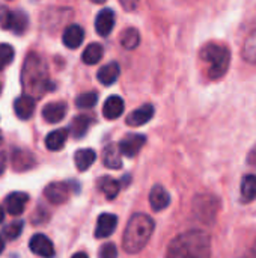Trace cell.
<instances>
[{
  "instance_id": "1",
  "label": "cell",
  "mask_w": 256,
  "mask_h": 258,
  "mask_svg": "<svg viewBox=\"0 0 256 258\" xmlns=\"http://www.w3.org/2000/svg\"><path fill=\"white\" fill-rule=\"evenodd\" d=\"M166 258H211V239L202 230L181 233L169 243Z\"/></svg>"
},
{
  "instance_id": "2",
  "label": "cell",
  "mask_w": 256,
  "mask_h": 258,
  "mask_svg": "<svg viewBox=\"0 0 256 258\" xmlns=\"http://www.w3.org/2000/svg\"><path fill=\"white\" fill-rule=\"evenodd\" d=\"M155 228V222L145 213H134L124 231L122 248L127 254H139L149 242Z\"/></svg>"
},
{
  "instance_id": "3",
  "label": "cell",
  "mask_w": 256,
  "mask_h": 258,
  "mask_svg": "<svg viewBox=\"0 0 256 258\" xmlns=\"http://www.w3.org/2000/svg\"><path fill=\"white\" fill-rule=\"evenodd\" d=\"M21 83L26 94L30 97H39L42 92L50 91L53 88L47 76V67L41 56H38L36 53L27 54L23 65Z\"/></svg>"
},
{
  "instance_id": "4",
  "label": "cell",
  "mask_w": 256,
  "mask_h": 258,
  "mask_svg": "<svg viewBox=\"0 0 256 258\" xmlns=\"http://www.w3.org/2000/svg\"><path fill=\"white\" fill-rule=\"evenodd\" d=\"M201 60L208 67L207 73L211 80L223 77L231 63V53L226 47L219 44H207L201 48Z\"/></svg>"
},
{
  "instance_id": "5",
  "label": "cell",
  "mask_w": 256,
  "mask_h": 258,
  "mask_svg": "<svg viewBox=\"0 0 256 258\" xmlns=\"http://www.w3.org/2000/svg\"><path fill=\"white\" fill-rule=\"evenodd\" d=\"M220 201L216 195L202 194L196 195L193 200V215L202 221V224H214L219 213Z\"/></svg>"
},
{
  "instance_id": "6",
  "label": "cell",
  "mask_w": 256,
  "mask_h": 258,
  "mask_svg": "<svg viewBox=\"0 0 256 258\" xmlns=\"http://www.w3.org/2000/svg\"><path fill=\"white\" fill-rule=\"evenodd\" d=\"M29 20L27 15L21 11L14 12L6 6H0V26L6 30L14 32L15 35H21L27 29Z\"/></svg>"
},
{
  "instance_id": "7",
  "label": "cell",
  "mask_w": 256,
  "mask_h": 258,
  "mask_svg": "<svg viewBox=\"0 0 256 258\" xmlns=\"http://www.w3.org/2000/svg\"><path fill=\"white\" fill-rule=\"evenodd\" d=\"M145 144H146L145 135H127L125 138L121 139L118 147L125 157H134L139 154V151Z\"/></svg>"
},
{
  "instance_id": "8",
  "label": "cell",
  "mask_w": 256,
  "mask_h": 258,
  "mask_svg": "<svg viewBox=\"0 0 256 258\" xmlns=\"http://www.w3.org/2000/svg\"><path fill=\"white\" fill-rule=\"evenodd\" d=\"M69 192H71L69 184L68 183H62V181L50 183L44 189V195H45V198L51 204H63V203H66L68 198H69Z\"/></svg>"
},
{
  "instance_id": "9",
  "label": "cell",
  "mask_w": 256,
  "mask_h": 258,
  "mask_svg": "<svg viewBox=\"0 0 256 258\" xmlns=\"http://www.w3.org/2000/svg\"><path fill=\"white\" fill-rule=\"evenodd\" d=\"M29 248L33 254L44 258H51L54 255V246L53 242L45 234H35L29 240Z\"/></svg>"
},
{
  "instance_id": "10",
  "label": "cell",
  "mask_w": 256,
  "mask_h": 258,
  "mask_svg": "<svg viewBox=\"0 0 256 258\" xmlns=\"http://www.w3.org/2000/svg\"><path fill=\"white\" fill-rule=\"evenodd\" d=\"M116 227H118V216L112 215V213H103L98 216V221H97L95 237L97 239H106L115 233Z\"/></svg>"
},
{
  "instance_id": "11",
  "label": "cell",
  "mask_w": 256,
  "mask_h": 258,
  "mask_svg": "<svg viewBox=\"0 0 256 258\" xmlns=\"http://www.w3.org/2000/svg\"><path fill=\"white\" fill-rule=\"evenodd\" d=\"M115 27V12L109 8L98 12L95 18V30L100 36H109Z\"/></svg>"
},
{
  "instance_id": "12",
  "label": "cell",
  "mask_w": 256,
  "mask_h": 258,
  "mask_svg": "<svg viewBox=\"0 0 256 258\" xmlns=\"http://www.w3.org/2000/svg\"><path fill=\"white\" fill-rule=\"evenodd\" d=\"M27 203H29V195L27 194H24V192H12V194H9L6 197L5 207H6L9 215L20 216L24 212Z\"/></svg>"
},
{
  "instance_id": "13",
  "label": "cell",
  "mask_w": 256,
  "mask_h": 258,
  "mask_svg": "<svg viewBox=\"0 0 256 258\" xmlns=\"http://www.w3.org/2000/svg\"><path fill=\"white\" fill-rule=\"evenodd\" d=\"M35 106H36V101L33 97L24 94L21 97H18L15 101H14V112L15 115L20 118V119H29L32 118L33 112H35Z\"/></svg>"
},
{
  "instance_id": "14",
  "label": "cell",
  "mask_w": 256,
  "mask_h": 258,
  "mask_svg": "<svg viewBox=\"0 0 256 258\" xmlns=\"http://www.w3.org/2000/svg\"><path fill=\"white\" fill-rule=\"evenodd\" d=\"M154 106L152 104H143L139 109L133 110L128 116H127V124L131 127H140L146 122H149L154 116Z\"/></svg>"
},
{
  "instance_id": "15",
  "label": "cell",
  "mask_w": 256,
  "mask_h": 258,
  "mask_svg": "<svg viewBox=\"0 0 256 258\" xmlns=\"http://www.w3.org/2000/svg\"><path fill=\"white\" fill-rule=\"evenodd\" d=\"M83 39H84V30L78 24H71L63 30L62 41H63L65 47H68L71 50L78 48L81 45Z\"/></svg>"
},
{
  "instance_id": "16",
  "label": "cell",
  "mask_w": 256,
  "mask_h": 258,
  "mask_svg": "<svg viewBox=\"0 0 256 258\" xmlns=\"http://www.w3.org/2000/svg\"><path fill=\"white\" fill-rule=\"evenodd\" d=\"M149 204H151L152 210H155V212L164 210L170 204V195H169V192L163 186L155 184L151 189V192H149Z\"/></svg>"
},
{
  "instance_id": "17",
  "label": "cell",
  "mask_w": 256,
  "mask_h": 258,
  "mask_svg": "<svg viewBox=\"0 0 256 258\" xmlns=\"http://www.w3.org/2000/svg\"><path fill=\"white\" fill-rule=\"evenodd\" d=\"M66 115V104L62 101H56V103H48L44 106L42 109V118L50 122V124H57L60 122Z\"/></svg>"
},
{
  "instance_id": "18",
  "label": "cell",
  "mask_w": 256,
  "mask_h": 258,
  "mask_svg": "<svg viewBox=\"0 0 256 258\" xmlns=\"http://www.w3.org/2000/svg\"><path fill=\"white\" fill-rule=\"evenodd\" d=\"M124 100L119 95H110L103 106V115L107 119H118L124 113Z\"/></svg>"
},
{
  "instance_id": "19",
  "label": "cell",
  "mask_w": 256,
  "mask_h": 258,
  "mask_svg": "<svg viewBox=\"0 0 256 258\" xmlns=\"http://www.w3.org/2000/svg\"><path fill=\"white\" fill-rule=\"evenodd\" d=\"M122 153L116 144H110L104 148L103 153V162L104 166L109 169H121L122 168Z\"/></svg>"
},
{
  "instance_id": "20",
  "label": "cell",
  "mask_w": 256,
  "mask_h": 258,
  "mask_svg": "<svg viewBox=\"0 0 256 258\" xmlns=\"http://www.w3.org/2000/svg\"><path fill=\"white\" fill-rule=\"evenodd\" d=\"M119 73H121L119 65L116 62H110V63H107V65H104V67L100 68V71L97 74V79L104 86H110V85H113L118 80Z\"/></svg>"
},
{
  "instance_id": "21",
  "label": "cell",
  "mask_w": 256,
  "mask_h": 258,
  "mask_svg": "<svg viewBox=\"0 0 256 258\" xmlns=\"http://www.w3.org/2000/svg\"><path fill=\"white\" fill-rule=\"evenodd\" d=\"M97 160V153L92 148H81L74 154V162L78 171H88Z\"/></svg>"
},
{
  "instance_id": "22",
  "label": "cell",
  "mask_w": 256,
  "mask_h": 258,
  "mask_svg": "<svg viewBox=\"0 0 256 258\" xmlns=\"http://www.w3.org/2000/svg\"><path fill=\"white\" fill-rule=\"evenodd\" d=\"M66 138H68V130L66 128H59V130H54V132L48 133L47 138H45L47 150H50V151L62 150L65 142H66Z\"/></svg>"
},
{
  "instance_id": "23",
  "label": "cell",
  "mask_w": 256,
  "mask_h": 258,
  "mask_svg": "<svg viewBox=\"0 0 256 258\" xmlns=\"http://www.w3.org/2000/svg\"><path fill=\"white\" fill-rule=\"evenodd\" d=\"M241 200L243 203H252L256 200V175L247 174L241 180Z\"/></svg>"
},
{
  "instance_id": "24",
  "label": "cell",
  "mask_w": 256,
  "mask_h": 258,
  "mask_svg": "<svg viewBox=\"0 0 256 258\" xmlns=\"http://www.w3.org/2000/svg\"><path fill=\"white\" fill-rule=\"evenodd\" d=\"M97 184H98V189L106 195L107 200L116 198V195L121 190V181H118L112 177H101Z\"/></svg>"
},
{
  "instance_id": "25",
  "label": "cell",
  "mask_w": 256,
  "mask_h": 258,
  "mask_svg": "<svg viewBox=\"0 0 256 258\" xmlns=\"http://www.w3.org/2000/svg\"><path fill=\"white\" fill-rule=\"evenodd\" d=\"M91 124H92V118L91 116H88V115L75 116L72 119V122H71V133H72V136L75 139H81L88 133Z\"/></svg>"
},
{
  "instance_id": "26",
  "label": "cell",
  "mask_w": 256,
  "mask_h": 258,
  "mask_svg": "<svg viewBox=\"0 0 256 258\" xmlns=\"http://www.w3.org/2000/svg\"><path fill=\"white\" fill-rule=\"evenodd\" d=\"M33 156L23 150H15L12 156V166L15 171H26L33 166Z\"/></svg>"
},
{
  "instance_id": "27",
  "label": "cell",
  "mask_w": 256,
  "mask_h": 258,
  "mask_svg": "<svg viewBox=\"0 0 256 258\" xmlns=\"http://www.w3.org/2000/svg\"><path fill=\"white\" fill-rule=\"evenodd\" d=\"M103 54H104L103 45H100V44H97V42H92V44H89V45L84 48V51H83V54H81V60H83L86 65H95V63H98V62L101 60Z\"/></svg>"
},
{
  "instance_id": "28",
  "label": "cell",
  "mask_w": 256,
  "mask_h": 258,
  "mask_svg": "<svg viewBox=\"0 0 256 258\" xmlns=\"http://www.w3.org/2000/svg\"><path fill=\"white\" fill-rule=\"evenodd\" d=\"M241 56L246 62L256 65V30L246 38L241 48Z\"/></svg>"
},
{
  "instance_id": "29",
  "label": "cell",
  "mask_w": 256,
  "mask_h": 258,
  "mask_svg": "<svg viewBox=\"0 0 256 258\" xmlns=\"http://www.w3.org/2000/svg\"><path fill=\"white\" fill-rule=\"evenodd\" d=\"M140 42V36H139V32L137 29L134 27H128L122 32V36H121V44L125 50H134Z\"/></svg>"
},
{
  "instance_id": "30",
  "label": "cell",
  "mask_w": 256,
  "mask_h": 258,
  "mask_svg": "<svg viewBox=\"0 0 256 258\" xmlns=\"http://www.w3.org/2000/svg\"><path fill=\"white\" fill-rule=\"evenodd\" d=\"M23 227H24V222L23 221H14L9 225H5L3 230H2V233H3V236L8 240H15L17 237H20V234L23 231Z\"/></svg>"
},
{
  "instance_id": "31",
  "label": "cell",
  "mask_w": 256,
  "mask_h": 258,
  "mask_svg": "<svg viewBox=\"0 0 256 258\" xmlns=\"http://www.w3.org/2000/svg\"><path fill=\"white\" fill-rule=\"evenodd\" d=\"M97 101H98L97 92H84L75 98V106L78 109H91L97 104Z\"/></svg>"
},
{
  "instance_id": "32",
  "label": "cell",
  "mask_w": 256,
  "mask_h": 258,
  "mask_svg": "<svg viewBox=\"0 0 256 258\" xmlns=\"http://www.w3.org/2000/svg\"><path fill=\"white\" fill-rule=\"evenodd\" d=\"M14 56H15V51L12 45L2 42L0 44V71H3L14 60Z\"/></svg>"
},
{
  "instance_id": "33",
  "label": "cell",
  "mask_w": 256,
  "mask_h": 258,
  "mask_svg": "<svg viewBox=\"0 0 256 258\" xmlns=\"http://www.w3.org/2000/svg\"><path fill=\"white\" fill-rule=\"evenodd\" d=\"M100 258H118V249L113 243H104L100 249Z\"/></svg>"
},
{
  "instance_id": "34",
  "label": "cell",
  "mask_w": 256,
  "mask_h": 258,
  "mask_svg": "<svg viewBox=\"0 0 256 258\" xmlns=\"http://www.w3.org/2000/svg\"><path fill=\"white\" fill-rule=\"evenodd\" d=\"M119 3L122 5V8L128 12L134 11L139 5V0H119Z\"/></svg>"
},
{
  "instance_id": "35",
  "label": "cell",
  "mask_w": 256,
  "mask_h": 258,
  "mask_svg": "<svg viewBox=\"0 0 256 258\" xmlns=\"http://www.w3.org/2000/svg\"><path fill=\"white\" fill-rule=\"evenodd\" d=\"M247 165L252 166V168H256V145L247 154Z\"/></svg>"
},
{
  "instance_id": "36",
  "label": "cell",
  "mask_w": 256,
  "mask_h": 258,
  "mask_svg": "<svg viewBox=\"0 0 256 258\" xmlns=\"http://www.w3.org/2000/svg\"><path fill=\"white\" fill-rule=\"evenodd\" d=\"M6 165H8V157H6V153L0 151V175L5 172V169H6Z\"/></svg>"
},
{
  "instance_id": "37",
  "label": "cell",
  "mask_w": 256,
  "mask_h": 258,
  "mask_svg": "<svg viewBox=\"0 0 256 258\" xmlns=\"http://www.w3.org/2000/svg\"><path fill=\"white\" fill-rule=\"evenodd\" d=\"M71 258H89V257H88V254H84V252H77V254H74Z\"/></svg>"
},
{
  "instance_id": "38",
  "label": "cell",
  "mask_w": 256,
  "mask_h": 258,
  "mask_svg": "<svg viewBox=\"0 0 256 258\" xmlns=\"http://www.w3.org/2000/svg\"><path fill=\"white\" fill-rule=\"evenodd\" d=\"M3 249H5V242H3V239H2V236H0V254L3 252Z\"/></svg>"
},
{
  "instance_id": "39",
  "label": "cell",
  "mask_w": 256,
  "mask_h": 258,
  "mask_svg": "<svg viewBox=\"0 0 256 258\" xmlns=\"http://www.w3.org/2000/svg\"><path fill=\"white\" fill-rule=\"evenodd\" d=\"M3 219H5V212H3V209L0 207V222H3Z\"/></svg>"
},
{
  "instance_id": "40",
  "label": "cell",
  "mask_w": 256,
  "mask_h": 258,
  "mask_svg": "<svg viewBox=\"0 0 256 258\" xmlns=\"http://www.w3.org/2000/svg\"><path fill=\"white\" fill-rule=\"evenodd\" d=\"M91 2H92V3H98V5H100V3H104L106 0H91Z\"/></svg>"
},
{
  "instance_id": "41",
  "label": "cell",
  "mask_w": 256,
  "mask_h": 258,
  "mask_svg": "<svg viewBox=\"0 0 256 258\" xmlns=\"http://www.w3.org/2000/svg\"><path fill=\"white\" fill-rule=\"evenodd\" d=\"M2 142H3V135H2V132H0V145H2Z\"/></svg>"
},
{
  "instance_id": "42",
  "label": "cell",
  "mask_w": 256,
  "mask_h": 258,
  "mask_svg": "<svg viewBox=\"0 0 256 258\" xmlns=\"http://www.w3.org/2000/svg\"><path fill=\"white\" fill-rule=\"evenodd\" d=\"M0 92H2V85H0Z\"/></svg>"
}]
</instances>
